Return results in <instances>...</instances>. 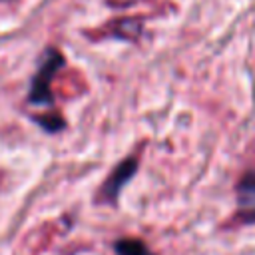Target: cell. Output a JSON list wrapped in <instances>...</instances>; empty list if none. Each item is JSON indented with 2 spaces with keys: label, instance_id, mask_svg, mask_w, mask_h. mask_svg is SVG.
<instances>
[{
  "label": "cell",
  "instance_id": "cell-1",
  "mask_svg": "<svg viewBox=\"0 0 255 255\" xmlns=\"http://www.w3.org/2000/svg\"><path fill=\"white\" fill-rule=\"evenodd\" d=\"M64 66V56L54 50L48 48L44 54V60L40 62V68L36 70L32 84H30V92H28V102L32 106H52L54 98H52V80L56 76V72Z\"/></svg>",
  "mask_w": 255,
  "mask_h": 255
},
{
  "label": "cell",
  "instance_id": "cell-3",
  "mask_svg": "<svg viewBox=\"0 0 255 255\" xmlns=\"http://www.w3.org/2000/svg\"><path fill=\"white\" fill-rule=\"evenodd\" d=\"M114 251L116 255H151V251L147 249V245L139 239H120L114 243Z\"/></svg>",
  "mask_w": 255,
  "mask_h": 255
},
{
  "label": "cell",
  "instance_id": "cell-4",
  "mask_svg": "<svg viewBox=\"0 0 255 255\" xmlns=\"http://www.w3.org/2000/svg\"><path fill=\"white\" fill-rule=\"evenodd\" d=\"M38 122L46 131H60L64 128V120L60 116H56V114H50L46 118H38Z\"/></svg>",
  "mask_w": 255,
  "mask_h": 255
},
{
  "label": "cell",
  "instance_id": "cell-2",
  "mask_svg": "<svg viewBox=\"0 0 255 255\" xmlns=\"http://www.w3.org/2000/svg\"><path fill=\"white\" fill-rule=\"evenodd\" d=\"M137 171V159L135 157H126L124 161H120L112 173L108 175V179L104 181L102 189H100V201H116V197L120 195V191L124 189V185L135 175Z\"/></svg>",
  "mask_w": 255,
  "mask_h": 255
}]
</instances>
